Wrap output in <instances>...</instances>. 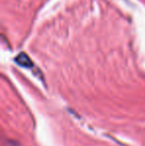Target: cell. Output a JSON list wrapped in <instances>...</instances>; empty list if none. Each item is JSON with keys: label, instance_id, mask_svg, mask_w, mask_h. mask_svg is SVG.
<instances>
[{"label": "cell", "instance_id": "6da1fadb", "mask_svg": "<svg viewBox=\"0 0 145 146\" xmlns=\"http://www.w3.org/2000/svg\"><path fill=\"white\" fill-rule=\"evenodd\" d=\"M15 62L19 66L24 67V68L30 69V68L33 67V62L30 60V58L28 57V55H26L25 53H20V54L15 58Z\"/></svg>", "mask_w": 145, "mask_h": 146}]
</instances>
